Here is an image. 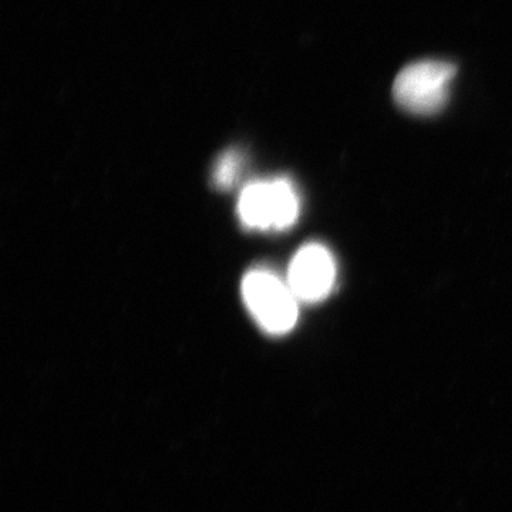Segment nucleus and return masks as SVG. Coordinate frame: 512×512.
I'll use <instances>...</instances> for the list:
<instances>
[{
    "label": "nucleus",
    "mask_w": 512,
    "mask_h": 512,
    "mask_svg": "<svg viewBox=\"0 0 512 512\" xmlns=\"http://www.w3.org/2000/svg\"><path fill=\"white\" fill-rule=\"evenodd\" d=\"M457 66L441 60L407 64L393 83L397 106L416 116H433L446 106Z\"/></svg>",
    "instance_id": "obj_1"
},
{
    "label": "nucleus",
    "mask_w": 512,
    "mask_h": 512,
    "mask_svg": "<svg viewBox=\"0 0 512 512\" xmlns=\"http://www.w3.org/2000/svg\"><path fill=\"white\" fill-rule=\"evenodd\" d=\"M242 296L256 322L271 335H285L298 322V298L272 272H249L242 282Z\"/></svg>",
    "instance_id": "obj_2"
},
{
    "label": "nucleus",
    "mask_w": 512,
    "mask_h": 512,
    "mask_svg": "<svg viewBox=\"0 0 512 512\" xmlns=\"http://www.w3.org/2000/svg\"><path fill=\"white\" fill-rule=\"evenodd\" d=\"M298 215V194L286 178L248 185L239 198V217L249 228L286 229Z\"/></svg>",
    "instance_id": "obj_3"
},
{
    "label": "nucleus",
    "mask_w": 512,
    "mask_h": 512,
    "mask_svg": "<svg viewBox=\"0 0 512 512\" xmlns=\"http://www.w3.org/2000/svg\"><path fill=\"white\" fill-rule=\"evenodd\" d=\"M336 279L335 259L320 244L299 249L289 266L288 285L299 301H323L332 291Z\"/></svg>",
    "instance_id": "obj_4"
},
{
    "label": "nucleus",
    "mask_w": 512,
    "mask_h": 512,
    "mask_svg": "<svg viewBox=\"0 0 512 512\" xmlns=\"http://www.w3.org/2000/svg\"><path fill=\"white\" fill-rule=\"evenodd\" d=\"M242 168V157L238 151L229 150L222 154L215 164L212 181L221 190H228L235 184Z\"/></svg>",
    "instance_id": "obj_5"
}]
</instances>
